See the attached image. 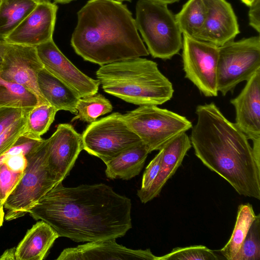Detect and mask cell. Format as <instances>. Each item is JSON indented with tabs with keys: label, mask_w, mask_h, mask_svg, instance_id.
Wrapping results in <instances>:
<instances>
[{
	"label": "cell",
	"mask_w": 260,
	"mask_h": 260,
	"mask_svg": "<svg viewBox=\"0 0 260 260\" xmlns=\"http://www.w3.org/2000/svg\"><path fill=\"white\" fill-rule=\"evenodd\" d=\"M130 199L99 183L64 186L47 192L28 212L49 224L59 237L76 242L116 239L132 228Z\"/></svg>",
	"instance_id": "1"
},
{
	"label": "cell",
	"mask_w": 260,
	"mask_h": 260,
	"mask_svg": "<svg viewBox=\"0 0 260 260\" xmlns=\"http://www.w3.org/2000/svg\"><path fill=\"white\" fill-rule=\"evenodd\" d=\"M196 113L189 138L197 157L239 194L260 200V162L246 136L214 103L198 106Z\"/></svg>",
	"instance_id": "2"
},
{
	"label": "cell",
	"mask_w": 260,
	"mask_h": 260,
	"mask_svg": "<svg viewBox=\"0 0 260 260\" xmlns=\"http://www.w3.org/2000/svg\"><path fill=\"white\" fill-rule=\"evenodd\" d=\"M71 44L84 60L101 66L148 56L135 19L117 0H88L77 13Z\"/></svg>",
	"instance_id": "3"
},
{
	"label": "cell",
	"mask_w": 260,
	"mask_h": 260,
	"mask_svg": "<svg viewBox=\"0 0 260 260\" xmlns=\"http://www.w3.org/2000/svg\"><path fill=\"white\" fill-rule=\"evenodd\" d=\"M96 76L105 92L137 105H161L174 93L156 62L141 57L102 66Z\"/></svg>",
	"instance_id": "4"
},
{
	"label": "cell",
	"mask_w": 260,
	"mask_h": 260,
	"mask_svg": "<svg viewBox=\"0 0 260 260\" xmlns=\"http://www.w3.org/2000/svg\"><path fill=\"white\" fill-rule=\"evenodd\" d=\"M135 20L153 57L170 59L182 49V34L175 15L167 5L150 0H138Z\"/></svg>",
	"instance_id": "5"
},
{
	"label": "cell",
	"mask_w": 260,
	"mask_h": 260,
	"mask_svg": "<svg viewBox=\"0 0 260 260\" xmlns=\"http://www.w3.org/2000/svg\"><path fill=\"white\" fill-rule=\"evenodd\" d=\"M48 140L43 141L26 155L24 174L4 204L8 210L6 220L24 216L47 192L58 183L47 166Z\"/></svg>",
	"instance_id": "6"
},
{
	"label": "cell",
	"mask_w": 260,
	"mask_h": 260,
	"mask_svg": "<svg viewBox=\"0 0 260 260\" xmlns=\"http://www.w3.org/2000/svg\"><path fill=\"white\" fill-rule=\"evenodd\" d=\"M123 117L149 153L159 150L192 127V123L185 117L155 105L140 106L123 114Z\"/></svg>",
	"instance_id": "7"
},
{
	"label": "cell",
	"mask_w": 260,
	"mask_h": 260,
	"mask_svg": "<svg viewBox=\"0 0 260 260\" xmlns=\"http://www.w3.org/2000/svg\"><path fill=\"white\" fill-rule=\"evenodd\" d=\"M260 69L259 36L232 41L219 47L217 89L222 95L233 92Z\"/></svg>",
	"instance_id": "8"
},
{
	"label": "cell",
	"mask_w": 260,
	"mask_h": 260,
	"mask_svg": "<svg viewBox=\"0 0 260 260\" xmlns=\"http://www.w3.org/2000/svg\"><path fill=\"white\" fill-rule=\"evenodd\" d=\"M81 136L83 149L105 164L142 143L119 112L90 123Z\"/></svg>",
	"instance_id": "9"
},
{
	"label": "cell",
	"mask_w": 260,
	"mask_h": 260,
	"mask_svg": "<svg viewBox=\"0 0 260 260\" xmlns=\"http://www.w3.org/2000/svg\"><path fill=\"white\" fill-rule=\"evenodd\" d=\"M182 62L185 77L205 96L218 95L219 47L183 35Z\"/></svg>",
	"instance_id": "10"
},
{
	"label": "cell",
	"mask_w": 260,
	"mask_h": 260,
	"mask_svg": "<svg viewBox=\"0 0 260 260\" xmlns=\"http://www.w3.org/2000/svg\"><path fill=\"white\" fill-rule=\"evenodd\" d=\"M0 54L3 59L0 78L24 86L34 93L42 103L48 104L38 87V74L44 67L36 47L12 43L0 39Z\"/></svg>",
	"instance_id": "11"
},
{
	"label": "cell",
	"mask_w": 260,
	"mask_h": 260,
	"mask_svg": "<svg viewBox=\"0 0 260 260\" xmlns=\"http://www.w3.org/2000/svg\"><path fill=\"white\" fill-rule=\"evenodd\" d=\"M43 67L74 90L80 98L96 93L100 83L75 66L52 39L36 47Z\"/></svg>",
	"instance_id": "12"
},
{
	"label": "cell",
	"mask_w": 260,
	"mask_h": 260,
	"mask_svg": "<svg viewBox=\"0 0 260 260\" xmlns=\"http://www.w3.org/2000/svg\"><path fill=\"white\" fill-rule=\"evenodd\" d=\"M48 140V168L53 179L59 183L69 175L83 149L82 136L72 125L61 123Z\"/></svg>",
	"instance_id": "13"
},
{
	"label": "cell",
	"mask_w": 260,
	"mask_h": 260,
	"mask_svg": "<svg viewBox=\"0 0 260 260\" xmlns=\"http://www.w3.org/2000/svg\"><path fill=\"white\" fill-rule=\"evenodd\" d=\"M57 10L55 3L49 0L40 1L4 40L12 43L36 47L53 39Z\"/></svg>",
	"instance_id": "14"
},
{
	"label": "cell",
	"mask_w": 260,
	"mask_h": 260,
	"mask_svg": "<svg viewBox=\"0 0 260 260\" xmlns=\"http://www.w3.org/2000/svg\"><path fill=\"white\" fill-rule=\"evenodd\" d=\"M206 19L199 40L220 47L240 32L237 16L226 0H203Z\"/></svg>",
	"instance_id": "15"
},
{
	"label": "cell",
	"mask_w": 260,
	"mask_h": 260,
	"mask_svg": "<svg viewBox=\"0 0 260 260\" xmlns=\"http://www.w3.org/2000/svg\"><path fill=\"white\" fill-rule=\"evenodd\" d=\"M116 239L88 242L64 249L57 260H157L149 249H132L118 244Z\"/></svg>",
	"instance_id": "16"
},
{
	"label": "cell",
	"mask_w": 260,
	"mask_h": 260,
	"mask_svg": "<svg viewBox=\"0 0 260 260\" xmlns=\"http://www.w3.org/2000/svg\"><path fill=\"white\" fill-rule=\"evenodd\" d=\"M236 111L235 124L253 141L260 139V69L248 80L239 94L231 99Z\"/></svg>",
	"instance_id": "17"
},
{
	"label": "cell",
	"mask_w": 260,
	"mask_h": 260,
	"mask_svg": "<svg viewBox=\"0 0 260 260\" xmlns=\"http://www.w3.org/2000/svg\"><path fill=\"white\" fill-rule=\"evenodd\" d=\"M190 138L183 133L167 143L160 149L162 152L159 172L149 187L138 190L137 194L142 203L157 197L168 180L175 173L188 151L191 147Z\"/></svg>",
	"instance_id": "18"
},
{
	"label": "cell",
	"mask_w": 260,
	"mask_h": 260,
	"mask_svg": "<svg viewBox=\"0 0 260 260\" xmlns=\"http://www.w3.org/2000/svg\"><path fill=\"white\" fill-rule=\"evenodd\" d=\"M37 84L43 99L58 111L65 110L77 114L79 95L44 68L38 74Z\"/></svg>",
	"instance_id": "19"
},
{
	"label": "cell",
	"mask_w": 260,
	"mask_h": 260,
	"mask_svg": "<svg viewBox=\"0 0 260 260\" xmlns=\"http://www.w3.org/2000/svg\"><path fill=\"white\" fill-rule=\"evenodd\" d=\"M58 237L57 233L49 224L43 220L37 222L15 248L16 259H43Z\"/></svg>",
	"instance_id": "20"
},
{
	"label": "cell",
	"mask_w": 260,
	"mask_h": 260,
	"mask_svg": "<svg viewBox=\"0 0 260 260\" xmlns=\"http://www.w3.org/2000/svg\"><path fill=\"white\" fill-rule=\"evenodd\" d=\"M149 153L148 149L142 142L124 151L105 164L107 177L129 180L138 175Z\"/></svg>",
	"instance_id": "21"
},
{
	"label": "cell",
	"mask_w": 260,
	"mask_h": 260,
	"mask_svg": "<svg viewBox=\"0 0 260 260\" xmlns=\"http://www.w3.org/2000/svg\"><path fill=\"white\" fill-rule=\"evenodd\" d=\"M41 0H0V38L4 39Z\"/></svg>",
	"instance_id": "22"
},
{
	"label": "cell",
	"mask_w": 260,
	"mask_h": 260,
	"mask_svg": "<svg viewBox=\"0 0 260 260\" xmlns=\"http://www.w3.org/2000/svg\"><path fill=\"white\" fill-rule=\"evenodd\" d=\"M206 15L203 0H188L175 16L182 35L199 40Z\"/></svg>",
	"instance_id": "23"
},
{
	"label": "cell",
	"mask_w": 260,
	"mask_h": 260,
	"mask_svg": "<svg viewBox=\"0 0 260 260\" xmlns=\"http://www.w3.org/2000/svg\"><path fill=\"white\" fill-rule=\"evenodd\" d=\"M252 205H240L238 209L236 221L231 237L220 250L224 259L233 260L244 240L250 225L256 218Z\"/></svg>",
	"instance_id": "24"
},
{
	"label": "cell",
	"mask_w": 260,
	"mask_h": 260,
	"mask_svg": "<svg viewBox=\"0 0 260 260\" xmlns=\"http://www.w3.org/2000/svg\"><path fill=\"white\" fill-rule=\"evenodd\" d=\"M40 104L39 98L24 86L0 78V107L26 109Z\"/></svg>",
	"instance_id": "25"
},
{
	"label": "cell",
	"mask_w": 260,
	"mask_h": 260,
	"mask_svg": "<svg viewBox=\"0 0 260 260\" xmlns=\"http://www.w3.org/2000/svg\"><path fill=\"white\" fill-rule=\"evenodd\" d=\"M76 108L77 113L72 121L79 120L88 123L96 121L99 117L110 113L113 110L109 100L98 92L80 98Z\"/></svg>",
	"instance_id": "26"
},
{
	"label": "cell",
	"mask_w": 260,
	"mask_h": 260,
	"mask_svg": "<svg viewBox=\"0 0 260 260\" xmlns=\"http://www.w3.org/2000/svg\"><path fill=\"white\" fill-rule=\"evenodd\" d=\"M57 111L47 103L40 104L33 107L27 115L25 133L41 138L48 131Z\"/></svg>",
	"instance_id": "27"
},
{
	"label": "cell",
	"mask_w": 260,
	"mask_h": 260,
	"mask_svg": "<svg viewBox=\"0 0 260 260\" xmlns=\"http://www.w3.org/2000/svg\"><path fill=\"white\" fill-rule=\"evenodd\" d=\"M260 259V214L252 223L242 245L233 260Z\"/></svg>",
	"instance_id": "28"
},
{
	"label": "cell",
	"mask_w": 260,
	"mask_h": 260,
	"mask_svg": "<svg viewBox=\"0 0 260 260\" xmlns=\"http://www.w3.org/2000/svg\"><path fill=\"white\" fill-rule=\"evenodd\" d=\"M222 259L213 250L203 245L176 247L157 260H219Z\"/></svg>",
	"instance_id": "29"
},
{
	"label": "cell",
	"mask_w": 260,
	"mask_h": 260,
	"mask_svg": "<svg viewBox=\"0 0 260 260\" xmlns=\"http://www.w3.org/2000/svg\"><path fill=\"white\" fill-rule=\"evenodd\" d=\"M27 113L0 135V156L9 149L25 132Z\"/></svg>",
	"instance_id": "30"
},
{
	"label": "cell",
	"mask_w": 260,
	"mask_h": 260,
	"mask_svg": "<svg viewBox=\"0 0 260 260\" xmlns=\"http://www.w3.org/2000/svg\"><path fill=\"white\" fill-rule=\"evenodd\" d=\"M31 109L0 107V135L27 114Z\"/></svg>",
	"instance_id": "31"
},
{
	"label": "cell",
	"mask_w": 260,
	"mask_h": 260,
	"mask_svg": "<svg viewBox=\"0 0 260 260\" xmlns=\"http://www.w3.org/2000/svg\"><path fill=\"white\" fill-rule=\"evenodd\" d=\"M161 156L162 152L159 150V152L147 166L143 174L141 189L149 187L156 178L160 169Z\"/></svg>",
	"instance_id": "32"
},
{
	"label": "cell",
	"mask_w": 260,
	"mask_h": 260,
	"mask_svg": "<svg viewBox=\"0 0 260 260\" xmlns=\"http://www.w3.org/2000/svg\"><path fill=\"white\" fill-rule=\"evenodd\" d=\"M249 24L258 33L260 31V0H254L249 6Z\"/></svg>",
	"instance_id": "33"
},
{
	"label": "cell",
	"mask_w": 260,
	"mask_h": 260,
	"mask_svg": "<svg viewBox=\"0 0 260 260\" xmlns=\"http://www.w3.org/2000/svg\"><path fill=\"white\" fill-rule=\"evenodd\" d=\"M0 259H16L15 248L8 249L0 257Z\"/></svg>",
	"instance_id": "34"
},
{
	"label": "cell",
	"mask_w": 260,
	"mask_h": 260,
	"mask_svg": "<svg viewBox=\"0 0 260 260\" xmlns=\"http://www.w3.org/2000/svg\"><path fill=\"white\" fill-rule=\"evenodd\" d=\"M150 1L168 5L169 4H172L173 3L178 2L180 0H150Z\"/></svg>",
	"instance_id": "35"
},
{
	"label": "cell",
	"mask_w": 260,
	"mask_h": 260,
	"mask_svg": "<svg viewBox=\"0 0 260 260\" xmlns=\"http://www.w3.org/2000/svg\"><path fill=\"white\" fill-rule=\"evenodd\" d=\"M4 218V212L3 208L0 209V227L2 226Z\"/></svg>",
	"instance_id": "36"
},
{
	"label": "cell",
	"mask_w": 260,
	"mask_h": 260,
	"mask_svg": "<svg viewBox=\"0 0 260 260\" xmlns=\"http://www.w3.org/2000/svg\"><path fill=\"white\" fill-rule=\"evenodd\" d=\"M55 2L60 4H68L74 0H53Z\"/></svg>",
	"instance_id": "37"
},
{
	"label": "cell",
	"mask_w": 260,
	"mask_h": 260,
	"mask_svg": "<svg viewBox=\"0 0 260 260\" xmlns=\"http://www.w3.org/2000/svg\"><path fill=\"white\" fill-rule=\"evenodd\" d=\"M244 4L249 7L254 0H240Z\"/></svg>",
	"instance_id": "38"
},
{
	"label": "cell",
	"mask_w": 260,
	"mask_h": 260,
	"mask_svg": "<svg viewBox=\"0 0 260 260\" xmlns=\"http://www.w3.org/2000/svg\"><path fill=\"white\" fill-rule=\"evenodd\" d=\"M4 208V203L0 199V209H2Z\"/></svg>",
	"instance_id": "39"
},
{
	"label": "cell",
	"mask_w": 260,
	"mask_h": 260,
	"mask_svg": "<svg viewBox=\"0 0 260 260\" xmlns=\"http://www.w3.org/2000/svg\"><path fill=\"white\" fill-rule=\"evenodd\" d=\"M0 39H2V38H0ZM2 61H3L2 57L1 55L0 54V68H1V66H2Z\"/></svg>",
	"instance_id": "40"
},
{
	"label": "cell",
	"mask_w": 260,
	"mask_h": 260,
	"mask_svg": "<svg viewBox=\"0 0 260 260\" xmlns=\"http://www.w3.org/2000/svg\"><path fill=\"white\" fill-rule=\"evenodd\" d=\"M119 1H128V2H131V0H118Z\"/></svg>",
	"instance_id": "41"
},
{
	"label": "cell",
	"mask_w": 260,
	"mask_h": 260,
	"mask_svg": "<svg viewBox=\"0 0 260 260\" xmlns=\"http://www.w3.org/2000/svg\"></svg>",
	"instance_id": "42"
}]
</instances>
